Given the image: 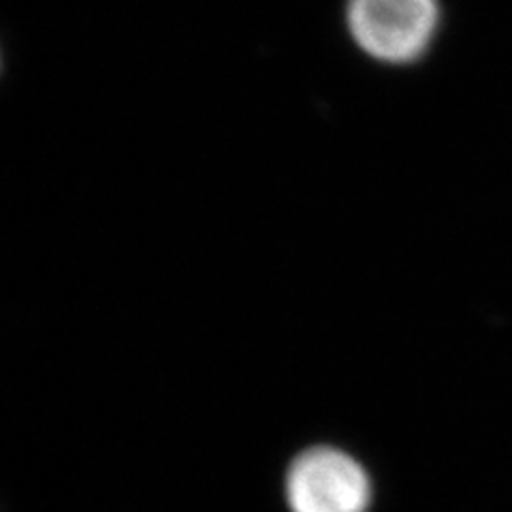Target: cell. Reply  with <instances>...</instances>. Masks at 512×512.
<instances>
[{
  "mask_svg": "<svg viewBox=\"0 0 512 512\" xmlns=\"http://www.w3.org/2000/svg\"><path fill=\"white\" fill-rule=\"evenodd\" d=\"M346 28L359 50L387 67H410L442 30L440 0H348Z\"/></svg>",
  "mask_w": 512,
  "mask_h": 512,
  "instance_id": "cell-1",
  "label": "cell"
},
{
  "mask_svg": "<svg viewBox=\"0 0 512 512\" xmlns=\"http://www.w3.org/2000/svg\"><path fill=\"white\" fill-rule=\"evenodd\" d=\"M286 498L293 512H367L372 483L355 457L318 446L293 461L286 476Z\"/></svg>",
  "mask_w": 512,
  "mask_h": 512,
  "instance_id": "cell-2",
  "label": "cell"
}]
</instances>
